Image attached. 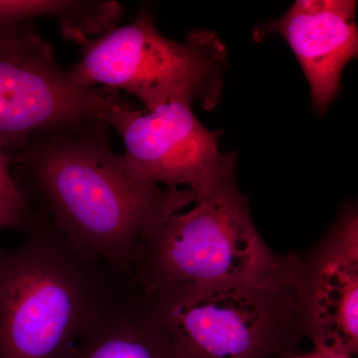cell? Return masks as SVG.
I'll use <instances>...</instances> for the list:
<instances>
[{"label": "cell", "mask_w": 358, "mask_h": 358, "mask_svg": "<svg viewBox=\"0 0 358 358\" xmlns=\"http://www.w3.org/2000/svg\"><path fill=\"white\" fill-rule=\"evenodd\" d=\"M358 221L343 212L313 271L308 291L298 296L315 348L346 357L358 352Z\"/></svg>", "instance_id": "obj_9"}, {"label": "cell", "mask_w": 358, "mask_h": 358, "mask_svg": "<svg viewBox=\"0 0 358 358\" xmlns=\"http://www.w3.org/2000/svg\"><path fill=\"white\" fill-rule=\"evenodd\" d=\"M235 174L196 194L189 210L176 212L141 240L131 273L148 300L223 285L296 284L298 263L268 248Z\"/></svg>", "instance_id": "obj_3"}, {"label": "cell", "mask_w": 358, "mask_h": 358, "mask_svg": "<svg viewBox=\"0 0 358 358\" xmlns=\"http://www.w3.org/2000/svg\"><path fill=\"white\" fill-rule=\"evenodd\" d=\"M11 162L13 159L6 150L0 148V190L13 195L16 199H24L22 190L10 173Z\"/></svg>", "instance_id": "obj_13"}, {"label": "cell", "mask_w": 358, "mask_h": 358, "mask_svg": "<svg viewBox=\"0 0 358 358\" xmlns=\"http://www.w3.org/2000/svg\"><path fill=\"white\" fill-rule=\"evenodd\" d=\"M280 358H355L346 357V355H339V353L327 352V350H320L315 348L312 352L305 353H296L294 352L287 353Z\"/></svg>", "instance_id": "obj_14"}, {"label": "cell", "mask_w": 358, "mask_h": 358, "mask_svg": "<svg viewBox=\"0 0 358 358\" xmlns=\"http://www.w3.org/2000/svg\"><path fill=\"white\" fill-rule=\"evenodd\" d=\"M296 284L207 287L147 300L181 358H272L294 352L285 326L296 307Z\"/></svg>", "instance_id": "obj_5"}, {"label": "cell", "mask_w": 358, "mask_h": 358, "mask_svg": "<svg viewBox=\"0 0 358 358\" xmlns=\"http://www.w3.org/2000/svg\"><path fill=\"white\" fill-rule=\"evenodd\" d=\"M192 105L176 101L138 110L121 100L107 115L106 124L121 136L124 164L134 178L199 194L236 171V154H221L220 133L205 128Z\"/></svg>", "instance_id": "obj_7"}, {"label": "cell", "mask_w": 358, "mask_h": 358, "mask_svg": "<svg viewBox=\"0 0 358 358\" xmlns=\"http://www.w3.org/2000/svg\"><path fill=\"white\" fill-rule=\"evenodd\" d=\"M70 358H181L134 285L106 313Z\"/></svg>", "instance_id": "obj_10"}, {"label": "cell", "mask_w": 358, "mask_h": 358, "mask_svg": "<svg viewBox=\"0 0 358 358\" xmlns=\"http://www.w3.org/2000/svg\"><path fill=\"white\" fill-rule=\"evenodd\" d=\"M23 241L0 248V358H70L133 282L32 215Z\"/></svg>", "instance_id": "obj_2"}, {"label": "cell", "mask_w": 358, "mask_h": 358, "mask_svg": "<svg viewBox=\"0 0 358 358\" xmlns=\"http://www.w3.org/2000/svg\"><path fill=\"white\" fill-rule=\"evenodd\" d=\"M120 101L109 90L74 83L32 23L0 27V148L11 159L39 136L105 122Z\"/></svg>", "instance_id": "obj_6"}, {"label": "cell", "mask_w": 358, "mask_h": 358, "mask_svg": "<svg viewBox=\"0 0 358 358\" xmlns=\"http://www.w3.org/2000/svg\"><path fill=\"white\" fill-rule=\"evenodd\" d=\"M353 0H298L281 18L266 23L254 36L278 33L305 73L315 109L324 114L341 89V73L358 53Z\"/></svg>", "instance_id": "obj_8"}, {"label": "cell", "mask_w": 358, "mask_h": 358, "mask_svg": "<svg viewBox=\"0 0 358 358\" xmlns=\"http://www.w3.org/2000/svg\"><path fill=\"white\" fill-rule=\"evenodd\" d=\"M81 58L69 71L87 88L128 92L150 110L164 103L217 100L226 48L217 35L193 31L185 42L160 34L152 14L141 10L133 22L115 26L79 42Z\"/></svg>", "instance_id": "obj_4"}, {"label": "cell", "mask_w": 358, "mask_h": 358, "mask_svg": "<svg viewBox=\"0 0 358 358\" xmlns=\"http://www.w3.org/2000/svg\"><path fill=\"white\" fill-rule=\"evenodd\" d=\"M31 218L25 199H16L0 190V230H25Z\"/></svg>", "instance_id": "obj_12"}, {"label": "cell", "mask_w": 358, "mask_h": 358, "mask_svg": "<svg viewBox=\"0 0 358 358\" xmlns=\"http://www.w3.org/2000/svg\"><path fill=\"white\" fill-rule=\"evenodd\" d=\"M101 121L30 141L13 157L34 179L47 213L87 255L134 282L131 264L148 233L196 199L194 190L134 178Z\"/></svg>", "instance_id": "obj_1"}, {"label": "cell", "mask_w": 358, "mask_h": 358, "mask_svg": "<svg viewBox=\"0 0 358 358\" xmlns=\"http://www.w3.org/2000/svg\"><path fill=\"white\" fill-rule=\"evenodd\" d=\"M122 6L115 0H0V27L40 17L58 21L66 39L79 43L117 25Z\"/></svg>", "instance_id": "obj_11"}]
</instances>
